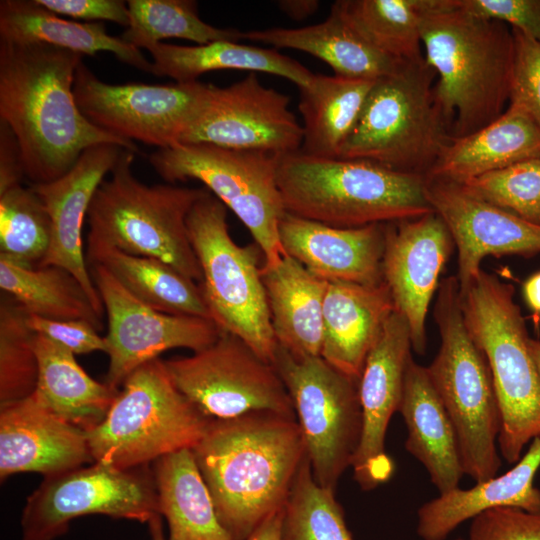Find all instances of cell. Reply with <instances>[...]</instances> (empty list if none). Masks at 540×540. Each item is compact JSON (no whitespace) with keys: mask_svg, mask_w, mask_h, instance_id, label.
Returning a JSON list of instances; mask_svg holds the SVG:
<instances>
[{"mask_svg":"<svg viewBox=\"0 0 540 540\" xmlns=\"http://www.w3.org/2000/svg\"><path fill=\"white\" fill-rule=\"evenodd\" d=\"M261 276L277 344L295 357L320 356L328 282L287 255Z\"/></svg>","mask_w":540,"mask_h":540,"instance_id":"83f0119b","label":"cell"},{"mask_svg":"<svg viewBox=\"0 0 540 540\" xmlns=\"http://www.w3.org/2000/svg\"><path fill=\"white\" fill-rule=\"evenodd\" d=\"M85 257L88 265H103L132 295L160 312L211 319L199 284L161 260L113 248L87 250Z\"/></svg>","mask_w":540,"mask_h":540,"instance_id":"e575fe53","label":"cell"},{"mask_svg":"<svg viewBox=\"0 0 540 540\" xmlns=\"http://www.w3.org/2000/svg\"><path fill=\"white\" fill-rule=\"evenodd\" d=\"M192 452L231 540L284 508L307 457L297 419L269 411L213 419Z\"/></svg>","mask_w":540,"mask_h":540,"instance_id":"7a4b0ae2","label":"cell"},{"mask_svg":"<svg viewBox=\"0 0 540 540\" xmlns=\"http://www.w3.org/2000/svg\"><path fill=\"white\" fill-rule=\"evenodd\" d=\"M82 55L42 44L0 41V121L15 135L32 184L52 182L87 148L115 144L138 152L93 125L79 110L73 85Z\"/></svg>","mask_w":540,"mask_h":540,"instance_id":"6da1fadb","label":"cell"},{"mask_svg":"<svg viewBox=\"0 0 540 540\" xmlns=\"http://www.w3.org/2000/svg\"><path fill=\"white\" fill-rule=\"evenodd\" d=\"M50 241V217L31 187L17 185L0 194V255L37 267Z\"/></svg>","mask_w":540,"mask_h":540,"instance_id":"ab89813d","label":"cell"},{"mask_svg":"<svg viewBox=\"0 0 540 540\" xmlns=\"http://www.w3.org/2000/svg\"><path fill=\"white\" fill-rule=\"evenodd\" d=\"M94 462L86 431L41 406L33 395L1 405L0 478L23 472L45 477Z\"/></svg>","mask_w":540,"mask_h":540,"instance_id":"603a6c76","label":"cell"},{"mask_svg":"<svg viewBox=\"0 0 540 540\" xmlns=\"http://www.w3.org/2000/svg\"><path fill=\"white\" fill-rule=\"evenodd\" d=\"M283 509L270 515L247 540H281Z\"/></svg>","mask_w":540,"mask_h":540,"instance_id":"816d5d0a","label":"cell"},{"mask_svg":"<svg viewBox=\"0 0 540 540\" xmlns=\"http://www.w3.org/2000/svg\"><path fill=\"white\" fill-rule=\"evenodd\" d=\"M93 514L141 523L160 515L152 471L93 462L45 477L27 498L21 540H54L68 531L72 520Z\"/></svg>","mask_w":540,"mask_h":540,"instance_id":"4fadbf2b","label":"cell"},{"mask_svg":"<svg viewBox=\"0 0 540 540\" xmlns=\"http://www.w3.org/2000/svg\"><path fill=\"white\" fill-rule=\"evenodd\" d=\"M24 175L17 139L9 126L0 121V194L21 185Z\"/></svg>","mask_w":540,"mask_h":540,"instance_id":"c3c4849f","label":"cell"},{"mask_svg":"<svg viewBox=\"0 0 540 540\" xmlns=\"http://www.w3.org/2000/svg\"><path fill=\"white\" fill-rule=\"evenodd\" d=\"M465 540H540V513L513 507L486 510L472 519Z\"/></svg>","mask_w":540,"mask_h":540,"instance_id":"ee69618b","label":"cell"},{"mask_svg":"<svg viewBox=\"0 0 540 540\" xmlns=\"http://www.w3.org/2000/svg\"><path fill=\"white\" fill-rule=\"evenodd\" d=\"M277 184L287 213L333 227L395 223L434 212L424 175L367 160L298 151L280 157Z\"/></svg>","mask_w":540,"mask_h":540,"instance_id":"277c9868","label":"cell"},{"mask_svg":"<svg viewBox=\"0 0 540 540\" xmlns=\"http://www.w3.org/2000/svg\"><path fill=\"white\" fill-rule=\"evenodd\" d=\"M123 150L115 144L91 146L60 178L31 185L51 221L50 245L38 266L53 265L70 272L80 282L100 317H103L104 307L87 266L82 229L95 192Z\"/></svg>","mask_w":540,"mask_h":540,"instance_id":"44dd1931","label":"cell"},{"mask_svg":"<svg viewBox=\"0 0 540 540\" xmlns=\"http://www.w3.org/2000/svg\"><path fill=\"white\" fill-rule=\"evenodd\" d=\"M149 527L152 535V540H164L160 516H157L153 520H151L149 522Z\"/></svg>","mask_w":540,"mask_h":540,"instance_id":"db71d44e","label":"cell"},{"mask_svg":"<svg viewBox=\"0 0 540 540\" xmlns=\"http://www.w3.org/2000/svg\"><path fill=\"white\" fill-rule=\"evenodd\" d=\"M212 420L179 391L164 360L156 358L124 380L104 420L86 433L94 462L131 469L192 450Z\"/></svg>","mask_w":540,"mask_h":540,"instance_id":"9c48e42d","label":"cell"},{"mask_svg":"<svg viewBox=\"0 0 540 540\" xmlns=\"http://www.w3.org/2000/svg\"><path fill=\"white\" fill-rule=\"evenodd\" d=\"M0 288L30 315L84 320L97 330L103 327L80 282L61 267H28L0 255Z\"/></svg>","mask_w":540,"mask_h":540,"instance_id":"d590c367","label":"cell"},{"mask_svg":"<svg viewBox=\"0 0 540 540\" xmlns=\"http://www.w3.org/2000/svg\"><path fill=\"white\" fill-rule=\"evenodd\" d=\"M375 81L314 74L307 86L299 88L298 108L303 119L299 152L313 157L338 158Z\"/></svg>","mask_w":540,"mask_h":540,"instance_id":"d6a6232c","label":"cell"},{"mask_svg":"<svg viewBox=\"0 0 540 540\" xmlns=\"http://www.w3.org/2000/svg\"><path fill=\"white\" fill-rule=\"evenodd\" d=\"M243 39L303 51L327 63L335 75L377 80L403 62L393 59L364 39L332 4L321 23L300 28H268L243 33Z\"/></svg>","mask_w":540,"mask_h":540,"instance_id":"f546056e","label":"cell"},{"mask_svg":"<svg viewBox=\"0 0 540 540\" xmlns=\"http://www.w3.org/2000/svg\"><path fill=\"white\" fill-rule=\"evenodd\" d=\"M0 41L42 43L83 55L110 52L121 62L151 72V62L121 36L107 33L103 22L67 20L35 0L0 1Z\"/></svg>","mask_w":540,"mask_h":540,"instance_id":"f1b7e54d","label":"cell"},{"mask_svg":"<svg viewBox=\"0 0 540 540\" xmlns=\"http://www.w3.org/2000/svg\"><path fill=\"white\" fill-rule=\"evenodd\" d=\"M187 228L211 319L272 363L277 342L259 266L261 249L256 243L241 246L233 240L227 207L209 190L192 207Z\"/></svg>","mask_w":540,"mask_h":540,"instance_id":"30bf717a","label":"cell"},{"mask_svg":"<svg viewBox=\"0 0 540 540\" xmlns=\"http://www.w3.org/2000/svg\"><path fill=\"white\" fill-rule=\"evenodd\" d=\"M28 313L15 301L0 306V406L26 399L37 387L39 364Z\"/></svg>","mask_w":540,"mask_h":540,"instance_id":"60d3db41","label":"cell"},{"mask_svg":"<svg viewBox=\"0 0 540 540\" xmlns=\"http://www.w3.org/2000/svg\"><path fill=\"white\" fill-rule=\"evenodd\" d=\"M387 223L339 228L285 213L279 239L285 255L326 282L379 284Z\"/></svg>","mask_w":540,"mask_h":540,"instance_id":"7402d4cb","label":"cell"},{"mask_svg":"<svg viewBox=\"0 0 540 540\" xmlns=\"http://www.w3.org/2000/svg\"><path fill=\"white\" fill-rule=\"evenodd\" d=\"M272 364L292 400L313 477L335 490L360 444L359 379L321 356L295 357L278 344Z\"/></svg>","mask_w":540,"mask_h":540,"instance_id":"7c38bea8","label":"cell"},{"mask_svg":"<svg viewBox=\"0 0 540 540\" xmlns=\"http://www.w3.org/2000/svg\"><path fill=\"white\" fill-rule=\"evenodd\" d=\"M283 511L281 540H353L335 490L315 481L308 457Z\"/></svg>","mask_w":540,"mask_h":540,"instance_id":"f35d334b","label":"cell"},{"mask_svg":"<svg viewBox=\"0 0 540 540\" xmlns=\"http://www.w3.org/2000/svg\"><path fill=\"white\" fill-rule=\"evenodd\" d=\"M406 428V450L426 469L439 494L459 487L464 475L451 419L424 367L411 357L398 408Z\"/></svg>","mask_w":540,"mask_h":540,"instance_id":"484cf974","label":"cell"},{"mask_svg":"<svg viewBox=\"0 0 540 540\" xmlns=\"http://www.w3.org/2000/svg\"><path fill=\"white\" fill-rule=\"evenodd\" d=\"M511 29L514 58L508 105L525 111L540 127V42Z\"/></svg>","mask_w":540,"mask_h":540,"instance_id":"7bdbcfd3","label":"cell"},{"mask_svg":"<svg viewBox=\"0 0 540 540\" xmlns=\"http://www.w3.org/2000/svg\"><path fill=\"white\" fill-rule=\"evenodd\" d=\"M522 297L534 318L540 317V270L531 274L523 282Z\"/></svg>","mask_w":540,"mask_h":540,"instance_id":"f907efd6","label":"cell"},{"mask_svg":"<svg viewBox=\"0 0 540 540\" xmlns=\"http://www.w3.org/2000/svg\"><path fill=\"white\" fill-rule=\"evenodd\" d=\"M27 325L37 334L44 335L73 354L106 352L105 337L84 320H54L36 315H27Z\"/></svg>","mask_w":540,"mask_h":540,"instance_id":"bcb514c9","label":"cell"},{"mask_svg":"<svg viewBox=\"0 0 540 540\" xmlns=\"http://www.w3.org/2000/svg\"><path fill=\"white\" fill-rule=\"evenodd\" d=\"M57 15H65L89 23L110 21L129 26L127 2L122 0H35Z\"/></svg>","mask_w":540,"mask_h":540,"instance_id":"7dc6e473","label":"cell"},{"mask_svg":"<svg viewBox=\"0 0 540 540\" xmlns=\"http://www.w3.org/2000/svg\"><path fill=\"white\" fill-rule=\"evenodd\" d=\"M280 157L211 144H177L149 156L156 173L169 183L197 180L248 229L263 254V267L285 253L279 223L286 213L277 184Z\"/></svg>","mask_w":540,"mask_h":540,"instance_id":"8fae6325","label":"cell"},{"mask_svg":"<svg viewBox=\"0 0 540 540\" xmlns=\"http://www.w3.org/2000/svg\"><path fill=\"white\" fill-rule=\"evenodd\" d=\"M428 0H338L333 5L373 47L399 60L424 57L420 20Z\"/></svg>","mask_w":540,"mask_h":540,"instance_id":"8d00e7d4","label":"cell"},{"mask_svg":"<svg viewBox=\"0 0 540 540\" xmlns=\"http://www.w3.org/2000/svg\"><path fill=\"white\" fill-rule=\"evenodd\" d=\"M435 78L425 57L378 78L338 158L426 176L451 138L434 98Z\"/></svg>","mask_w":540,"mask_h":540,"instance_id":"ba28073f","label":"cell"},{"mask_svg":"<svg viewBox=\"0 0 540 540\" xmlns=\"http://www.w3.org/2000/svg\"><path fill=\"white\" fill-rule=\"evenodd\" d=\"M277 5L290 18L300 21L312 16L320 3L316 0H282Z\"/></svg>","mask_w":540,"mask_h":540,"instance_id":"681fc988","label":"cell"},{"mask_svg":"<svg viewBox=\"0 0 540 540\" xmlns=\"http://www.w3.org/2000/svg\"><path fill=\"white\" fill-rule=\"evenodd\" d=\"M433 314L441 343L427 371L453 424L464 474L485 481L501 467V414L488 362L464 321L457 277L440 282Z\"/></svg>","mask_w":540,"mask_h":540,"instance_id":"52a82bcc","label":"cell"},{"mask_svg":"<svg viewBox=\"0 0 540 540\" xmlns=\"http://www.w3.org/2000/svg\"><path fill=\"white\" fill-rule=\"evenodd\" d=\"M152 473L158 510L169 527L168 540H231L218 519L192 450L157 459Z\"/></svg>","mask_w":540,"mask_h":540,"instance_id":"836d02e7","label":"cell"},{"mask_svg":"<svg viewBox=\"0 0 540 540\" xmlns=\"http://www.w3.org/2000/svg\"><path fill=\"white\" fill-rule=\"evenodd\" d=\"M89 271L108 318L105 337L109 356L105 383L119 390L139 366L173 348L200 351L221 334L205 317L160 312L132 295L103 265Z\"/></svg>","mask_w":540,"mask_h":540,"instance_id":"2e32d148","label":"cell"},{"mask_svg":"<svg viewBox=\"0 0 540 540\" xmlns=\"http://www.w3.org/2000/svg\"><path fill=\"white\" fill-rule=\"evenodd\" d=\"M39 375L36 401L58 418L89 431L106 417L119 390L90 377L75 354L35 333Z\"/></svg>","mask_w":540,"mask_h":540,"instance_id":"4dcf8cb0","label":"cell"},{"mask_svg":"<svg viewBox=\"0 0 540 540\" xmlns=\"http://www.w3.org/2000/svg\"><path fill=\"white\" fill-rule=\"evenodd\" d=\"M134 157V152L124 149L110 178L95 192L87 213V250L113 248L158 259L199 283L202 273L187 217L208 190L146 185L132 172Z\"/></svg>","mask_w":540,"mask_h":540,"instance_id":"5b68a950","label":"cell"},{"mask_svg":"<svg viewBox=\"0 0 540 540\" xmlns=\"http://www.w3.org/2000/svg\"><path fill=\"white\" fill-rule=\"evenodd\" d=\"M454 245L447 225L436 212L387 223L383 281L389 288L395 311L408 323L412 349L420 355L426 351L429 305Z\"/></svg>","mask_w":540,"mask_h":540,"instance_id":"d6986e66","label":"cell"},{"mask_svg":"<svg viewBox=\"0 0 540 540\" xmlns=\"http://www.w3.org/2000/svg\"><path fill=\"white\" fill-rule=\"evenodd\" d=\"M129 26L121 38L138 49H148L163 39L179 38L203 45L213 41L237 42L243 33L204 22L193 0H129Z\"/></svg>","mask_w":540,"mask_h":540,"instance_id":"74e56055","label":"cell"},{"mask_svg":"<svg viewBox=\"0 0 540 540\" xmlns=\"http://www.w3.org/2000/svg\"><path fill=\"white\" fill-rule=\"evenodd\" d=\"M456 540H463V539H456Z\"/></svg>","mask_w":540,"mask_h":540,"instance_id":"11a10c76","label":"cell"},{"mask_svg":"<svg viewBox=\"0 0 540 540\" xmlns=\"http://www.w3.org/2000/svg\"><path fill=\"white\" fill-rule=\"evenodd\" d=\"M426 62L438 77L433 92L453 138L472 134L500 117L509 104L514 58L511 27L428 0L420 20Z\"/></svg>","mask_w":540,"mask_h":540,"instance_id":"3957f363","label":"cell"},{"mask_svg":"<svg viewBox=\"0 0 540 540\" xmlns=\"http://www.w3.org/2000/svg\"><path fill=\"white\" fill-rule=\"evenodd\" d=\"M426 195L457 247L460 289L480 272L486 256L540 253V225L481 200L460 184L426 178Z\"/></svg>","mask_w":540,"mask_h":540,"instance_id":"ffe728a7","label":"cell"},{"mask_svg":"<svg viewBox=\"0 0 540 540\" xmlns=\"http://www.w3.org/2000/svg\"><path fill=\"white\" fill-rule=\"evenodd\" d=\"M467 329L488 362L501 414L500 454L510 464L540 437V376L511 283L484 270L460 289Z\"/></svg>","mask_w":540,"mask_h":540,"instance_id":"8992f818","label":"cell"},{"mask_svg":"<svg viewBox=\"0 0 540 540\" xmlns=\"http://www.w3.org/2000/svg\"><path fill=\"white\" fill-rule=\"evenodd\" d=\"M289 103L287 95L265 87L253 72L228 87L212 85L179 144L204 143L278 157L296 153L303 130Z\"/></svg>","mask_w":540,"mask_h":540,"instance_id":"e0dca14e","label":"cell"},{"mask_svg":"<svg viewBox=\"0 0 540 540\" xmlns=\"http://www.w3.org/2000/svg\"><path fill=\"white\" fill-rule=\"evenodd\" d=\"M535 158H540L539 125L522 109L508 105L487 126L463 137H451L425 177L463 183Z\"/></svg>","mask_w":540,"mask_h":540,"instance_id":"4316f807","label":"cell"},{"mask_svg":"<svg viewBox=\"0 0 540 540\" xmlns=\"http://www.w3.org/2000/svg\"><path fill=\"white\" fill-rule=\"evenodd\" d=\"M540 467V437L525 455L500 476L455 488L424 503L417 512V534L423 540H445L461 523L493 508L513 507L540 513V490L534 477Z\"/></svg>","mask_w":540,"mask_h":540,"instance_id":"d4e9b609","label":"cell"},{"mask_svg":"<svg viewBox=\"0 0 540 540\" xmlns=\"http://www.w3.org/2000/svg\"><path fill=\"white\" fill-rule=\"evenodd\" d=\"M411 349L408 323L394 311L370 350L359 379L362 434L351 467L354 480L364 491L387 482L394 472V463L385 451V438L401 402Z\"/></svg>","mask_w":540,"mask_h":540,"instance_id":"ac0fdd59","label":"cell"},{"mask_svg":"<svg viewBox=\"0 0 540 540\" xmlns=\"http://www.w3.org/2000/svg\"><path fill=\"white\" fill-rule=\"evenodd\" d=\"M152 57L151 72L178 83L198 81L215 70H249L286 78L298 88L305 87L314 73L275 49L220 40L203 45L182 46L157 43L147 49Z\"/></svg>","mask_w":540,"mask_h":540,"instance_id":"1f68e13d","label":"cell"},{"mask_svg":"<svg viewBox=\"0 0 540 540\" xmlns=\"http://www.w3.org/2000/svg\"><path fill=\"white\" fill-rule=\"evenodd\" d=\"M458 184L481 200L540 225V158L518 162Z\"/></svg>","mask_w":540,"mask_h":540,"instance_id":"b9f144b4","label":"cell"},{"mask_svg":"<svg viewBox=\"0 0 540 540\" xmlns=\"http://www.w3.org/2000/svg\"><path fill=\"white\" fill-rule=\"evenodd\" d=\"M212 84H109L83 63L76 70L73 93L81 113L96 127L127 142L169 148L203 108Z\"/></svg>","mask_w":540,"mask_h":540,"instance_id":"9a60e30c","label":"cell"},{"mask_svg":"<svg viewBox=\"0 0 540 540\" xmlns=\"http://www.w3.org/2000/svg\"><path fill=\"white\" fill-rule=\"evenodd\" d=\"M164 363L179 391L211 419H232L258 411L296 418L274 365L231 333L222 331L208 347Z\"/></svg>","mask_w":540,"mask_h":540,"instance_id":"5bb4252c","label":"cell"},{"mask_svg":"<svg viewBox=\"0 0 540 540\" xmlns=\"http://www.w3.org/2000/svg\"><path fill=\"white\" fill-rule=\"evenodd\" d=\"M394 311L384 281L328 282L320 356L344 374L360 379L366 358Z\"/></svg>","mask_w":540,"mask_h":540,"instance_id":"cb8c5ba5","label":"cell"},{"mask_svg":"<svg viewBox=\"0 0 540 540\" xmlns=\"http://www.w3.org/2000/svg\"><path fill=\"white\" fill-rule=\"evenodd\" d=\"M471 14L502 21L540 42V0H453Z\"/></svg>","mask_w":540,"mask_h":540,"instance_id":"f6af8a7d","label":"cell"},{"mask_svg":"<svg viewBox=\"0 0 540 540\" xmlns=\"http://www.w3.org/2000/svg\"><path fill=\"white\" fill-rule=\"evenodd\" d=\"M529 351L531 353V356L533 358V361L536 365L537 371L540 376V340L537 339H529L528 342Z\"/></svg>","mask_w":540,"mask_h":540,"instance_id":"f5cc1de1","label":"cell"}]
</instances>
